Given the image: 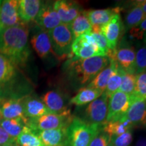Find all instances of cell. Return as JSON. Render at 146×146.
I'll return each instance as SVG.
<instances>
[{
    "label": "cell",
    "instance_id": "35",
    "mask_svg": "<svg viewBox=\"0 0 146 146\" xmlns=\"http://www.w3.org/2000/svg\"><path fill=\"white\" fill-rule=\"evenodd\" d=\"M130 35L139 41L143 40V43H146V18L137 27L130 29Z\"/></svg>",
    "mask_w": 146,
    "mask_h": 146
},
{
    "label": "cell",
    "instance_id": "37",
    "mask_svg": "<svg viewBox=\"0 0 146 146\" xmlns=\"http://www.w3.org/2000/svg\"><path fill=\"white\" fill-rule=\"evenodd\" d=\"M1 118H2L0 115V119ZM16 139H14L12 137L9 135L5 131L2 129V127L0 126V146H4L6 144H8L10 142L15 141Z\"/></svg>",
    "mask_w": 146,
    "mask_h": 146
},
{
    "label": "cell",
    "instance_id": "14",
    "mask_svg": "<svg viewBox=\"0 0 146 146\" xmlns=\"http://www.w3.org/2000/svg\"><path fill=\"white\" fill-rule=\"evenodd\" d=\"M31 43L36 54L41 59H46L52 54L56 56L53 51L48 32L42 30L39 27L36 28L35 31L33 34L31 39Z\"/></svg>",
    "mask_w": 146,
    "mask_h": 146
},
{
    "label": "cell",
    "instance_id": "42",
    "mask_svg": "<svg viewBox=\"0 0 146 146\" xmlns=\"http://www.w3.org/2000/svg\"><path fill=\"white\" fill-rule=\"evenodd\" d=\"M1 1H0V4H1Z\"/></svg>",
    "mask_w": 146,
    "mask_h": 146
},
{
    "label": "cell",
    "instance_id": "6",
    "mask_svg": "<svg viewBox=\"0 0 146 146\" xmlns=\"http://www.w3.org/2000/svg\"><path fill=\"white\" fill-rule=\"evenodd\" d=\"M74 118L70 112L64 114L48 113L35 118H28L27 126L33 131H39L67 128Z\"/></svg>",
    "mask_w": 146,
    "mask_h": 146
},
{
    "label": "cell",
    "instance_id": "24",
    "mask_svg": "<svg viewBox=\"0 0 146 146\" xmlns=\"http://www.w3.org/2000/svg\"><path fill=\"white\" fill-rule=\"evenodd\" d=\"M133 127L132 123L125 116L117 120L106 121L102 125V131L111 137L118 136L128 131L132 130Z\"/></svg>",
    "mask_w": 146,
    "mask_h": 146
},
{
    "label": "cell",
    "instance_id": "29",
    "mask_svg": "<svg viewBox=\"0 0 146 146\" xmlns=\"http://www.w3.org/2000/svg\"><path fill=\"white\" fill-rule=\"evenodd\" d=\"M18 146H44L35 131L26 126L16 138Z\"/></svg>",
    "mask_w": 146,
    "mask_h": 146
},
{
    "label": "cell",
    "instance_id": "23",
    "mask_svg": "<svg viewBox=\"0 0 146 146\" xmlns=\"http://www.w3.org/2000/svg\"><path fill=\"white\" fill-rule=\"evenodd\" d=\"M118 64L116 62L110 59V62L108 66H107L105 68L100 71L86 87L95 89L96 90L101 91L102 93H104L110 78L116 72Z\"/></svg>",
    "mask_w": 146,
    "mask_h": 146
},
{
    "label": "cell",
    "instance_id": "36",
    "mask_svg": "<svg viewBox=\"0 0 146 146\" xmlns=\"http://www.w3.org/2000/svg\"><path fill=\"white\" fill-rule=\"evenodd\" d=\"M111 140V136L102 131H100L89 146H107Z\"/></svg>",
    "mask_w": 146,
    "mask_h": 146
},
{
    "label": "cell",
    "instance_id": "12",
    "mask_svg": "<svg viewBox=\"0 0 146 146\" xmlns=\"http://www.w3.org/2000/svg\"><path fill=\"white\" fill-rule=\"evenodd\" d=\"M18 9V1H1L0 4V31L23 24L20 18Z\"/></svg>",
    "mask_w": 146,
    "mask_h": 146
},
{
    "label": "cell",
    "instance_id": "2",
    "mask_svg": "<svg viewBox=\"0 0 146 146\" xmlns=\"http://www.w3.org/2000/svg\"><path fill=\"white\" fill-rule=\"evenodd\" d=\"M29 87L19 67L0 54V100L22 99L29 96Z\"/></svg>",
    "mask_w": 146,
    "mask_h": 146
},
{
    "label": "cell",
    "instance_id": "21",
    "mask_svg": "<svg viewBox=\"0 0 146 146\" xmlns=\"http://www.w3.org/2000/svg\"><path fill=\"white\" fill-rule=\"evenodd\" d=\"M66 129L36 131L44 146H67Z\"/></svg>",
    "mask_w": 146,
    "mask_h": 146
},
{
    "label": "cell",
    "instance_id": "19",
    "mask_svg": "<svg viewBox=\"0 0 146 146\" xmlns=\"http://www.w3.org/2000/svg\"><path fill=\"white\" fill-rule=\"evenodd\" d=\"M24 113L27 118H35L51 113L41 100L32 96L22 98Z\"/></svg>",
    "mask_w": 146,
    "mask_h": 146
},
{
    "label": "cell",
    "instance_id": "1",
    "mask_svg": "<svg viewBox=\"0 0 146 146\" xmlns=\"http://www.w3.org/2000/svg\"><path fill=\"white\" fill-rule=\"evenodd\" d=\"M27 24L0 31V54L18 67L26 66L31 54Z\"/></svg>",
    "mask_w": 146,
    "mask_h": 146
},
{
    "label": "cell",
    "instance_id": "5",
    "mask_svg": "<svg viewBox=\"0 0 146 146\" xmlns=\"http://www.w3.org/2000/svg\"><path fill=\"white\" fill-rule=\"evenodd\" d=\"M53 51L56 57L63 59L68 58L71 55V47L74 41L70 25L61 23L57 27L48 32Z\"/></svg>",
    "mask_w": 146,
    "mask_h": 146
},
{
    "label": "cell",
    "instance_id": "28",
    "mask_svg": "<svg viewBox=\"0 0 146 146\" xmlns=\"http://www.w3.org/2000/svg\"><path fill=\"white\" fill-rule=\"evenodd\" d=\"M70 25L74 40L91 31V25L84 12L78 16Z\"/></svg>",
    "mask_w": 146,
    "mask_h": 146
},
{
    "label": "cell",
    "instance_id": "8",
    "mask_svg": "<svg viewBox=\"0 0 146 146\" xmlns=\"http://www.w3.org/2000/svg\"><path fill=\"white\" fill-rule=\"evenodd\" d=\"M108 57L114 60L124 72L136 74L135 50L127 41H123L114 50H111Z\"/></svg>",
    "mask_w": 146,
    "mask_h": 146
},
{
    "label": "cell",
    "instance_id": "33",
    "mask_svg": "<svg viewBox=\"0 0 146 146\" xmlns=\"http://www.w3.org/2000/svg\"><path fill=\"white\" fill-rule=\"evenodd\" d=\"M135 96L146 100V71L136 74Z\"/></svg>",
    "mask_w": 146,
    "mask_h": 146
},
{
    "label": "cell",
    "instance_id": "27",
    "mask_svg": "<svg viewBox=\"0 0 146 146\" xmlns=\"http://www.w3.org/2000/svg\"><path fill=\"white\" fill-rule=\"evenodd\" d=\"M146 18V15L142 10L141 7L136 1L133 3V6L127 11L126 14L125 21V27L127 30L137 27L142 21Z\"/></svg>",
    "mask_w": 146,
    "mask_h": 146
},
{
    "label": "cell",
    "instance_id": "7",
    "mask_svg": "<svg viewBox=\"0 0 146 146\" xmlns=\"http://www.w3.org/2000/svg\"><path fill=\"white\" fill-rule=\"evenodd\" d=\"M109 98L104 93L94 101L85 105L80 119L88 124L103 125L106 121Z\"/></svg>",
    "mask_w": 146,
    "mask_h": 146
},
{
    "label": "cell",
    "instance_id": "38",
    "mask_svg": "<svg viewBox=\"0 0 146 146\" xmlns=\"http://www.w3.org/2000/svg\"><path fill=\"white\" fill-rule=\"evenodd\" d=\"M135 146H146V136L140 135L139 137Z\"/></svg>",
    "mask_w": 146,
    "mask_h": 146
},
{
    "label": "cell",
    "instance_id": "9",
    "mask_svg": "<svg viewBox=\"0 0 146 146\" xmlns=\"http://www.w3.org/2000/svg\"><path fill=\"white\" fill-rule=\"evenodd\" d=\"M78 59H87L95 56H106L95 41L91 32L78 36L73 41L71 55Z\"/></svg>",
    "mask_w": 146,
    "mask_h": 146
},
{
    "label": "cell",
    "instance_id": "22",
    "mask_svg": "<svg viewBox=\"0 0 146 146\" xmlns=\"http://www.w3.org/2000/svg\"><path fill=\"white\" fill-rule=\"evenodd\" d=\"M85 15L90 22L91 27H102L112 19L113 16L120 14L119 8H113L100 10H91L85 11Z\"/></svg>",
    "mask_w": 146,
    "mask_h": 146
},
{
    "label": "cell",
    "instance_id": "43",
    "mask_svg": "<svg viewBox=\"0 0 146 146\" xmlns=\"http://www.w3.org/2000/svg\"><path fill=\"white\" fill-rule=\"evenodd\" d=\"M60 146H66V145H60Z\"/></svg>",
    "mask_w": 146,
    "mask_h": 146
},
{
    "label": "cell",
    "instance_id": "15",
    "mask_svg": "<svg viewBox=\"0 0 146 146\" xmlns=\"http://www.w3.org/2000/svg\"><path fill=\"white\" fill-rule=\"evenodd\" d=\"M54 8L57 12L61 23L67 25H70L72 22L83 12L78 3L72 1H56L54 2Z\"/></svg>",
    "mask_w": 146,
    "mask_h": 146
},
{
    "label": "cell",
    "instance_id": "25",
    "mask_svg": "<svg viewBox=\"0 0 146 146\" xmlns=\"http://www.w3.org/2000/svg\"><path fill=\"white\" fill-rule=\"evenodd\" d=\"M28 118H13V119H5L1 118L0 126L2 129L14 139L19 136L22 131L27 126Z\"/></svg>",
    "mask_w": 146,
    "mask_h": 146
},
{
    "label": "cell",
    "instance_id": "18",
    "mask_svg": "<svg viewBox=\"0 0 146 146\" xmlns=\"http://www.w3.org/2000/svg\"><path fill=\"white\" fill-rule=\"evenodd\" d=\"M0 115L5 119L26 118L22 99L0 100Z\"/></svg>",
    "mask_w": 146,
    "mask_h": 146
},
{
    "label": "cell",
    "instance_id": "34",
    "mask_svg": "<svg viewBox=\"0 0 146 146\" xmlns=\"http://www.w3.org/2000/svg\"><path fill=\"white\" fill-rule=\"evenodd\" d=\"M133 141L132 130H129L118 136L111 137L110 142L113 146H129Z\"/></svg>",
    "mask_w": 146,
    "mask_h": 146
},
{
    "label": "cell",
    "instance_id": "32",
    "mask_svg": "<svg viewBox=\"0 0 146 146\" xmlns=\"http://www.w3.org/2000/svg\"><path fill=\"white\" fill-rule=\"evenodd\" d=\"M135 66L136 74L146 71V43L137 51Z\"/></svg>",
    "mask_w": 146,
    "mask_h": 146
},
{
    "label": "cell",
    "instance_id": "30",
    "mask_svg": "<svg viewBox=\"0 0 146 146\" xmlns=\"http://www.w3.org/2000/svg\"><path fill=\"white\" fill-rule=\"evenodd\" d=\"M135 85L136 74L122 71V82L118 91L130 96H134L135 94Z\"/></svg>",
    "mask_w": 146,
    "mask_h": 146
},
{
    "label": "cell",
    "instance_id": "11",
    "mask_svg": "<svg viewBox=\"0 0 146 146\" xmlns=\"http://www.w3.org/2000/svg\"><path fill=\"white\" fill-rule=\"evenodd\" d=\"M35 22L38 27L47 32L50 31L62 23L54 8V3L51 1H42L41 8Z\"/></svg>",
    "mask_w": 146,
    "mask_h": 146
},
{
    "label": "cell",
    "instance_id": "17",
    "mask_svg": "<svg viewBox=\"0 0 146 146\" xmlns=\"http://www.w3.org/2000/svg\"><path fill=\"white\" fill-rule=\"evenodd\" d=\"M41 100L51 113L64 114L70 112L64 96L60 91H48L41 97Z\"/></svg>",
    "mask_w": 146,
    "mask_h": 146
},
{
    "label": "cell",
    "instance_id": "16",
    "mask_svg": "<svg viewBox=\"0 0 146 146\" xmlns=\"http://www.w3.org/2000/svg\"><path fill=\"white\" fill-rule=\"evenodd\" d=\"M125 117L132 123L133 127H146V100L136 96H133Z\"/></svg>",
    "mask_w": 146,
    "mask_h": 146
},
{
    "label": "cell",
    "instance_id": "3",
    "mask_svg": "<svg viewBox=\"0 0 146 146\" xmlns=\"http://www.w3.org/2000/svg\"><path fill=\"white\" fill-rule=\"evenodd\" d=\"M110 62L108 56H95L78 59L72 56L66 62L63 69L71 83L77 88L89 84Z\"/></svg>",
    "mask_w": 146,
    "mask_h": 146
},
{
    "label": "cell",
    "instance_id": "31",
    "mask_svg": "<svg viewBox=\"0 0 146 146\" xmlns=\"http://www.w3.org/2000/svg\"><path fill=\"white\" fill-rule=\"evenodd\" d=\"M122 70L120 67H118L116 69V72L112 74L110 78L108 83L104 91V94L108 97V98H110L114 93L119 90L120 86L121 85L122 82Z\"/></svg>",
    "mask_w": 146,
    "mask_h": 146
},
{
    "label": "cell",
    "instance_id": "20",
    "mask_svg": "<svg viewBox=\"0 0 146 146\" xmlns=\"http://www.w3.org/2000/svg\"><path fill=\"white\" fill-rule=\"evenodd\" d=\"M42 1L39 0H20L18 1V14L21 21L28 24L35 21L41 8Z\"/></svg>",
    "mask_w": 146,
    "mask_h": 146
},
{
    "label": "cell",
    "instance_id": "13",
    "mask_svg": "<svg viewBox=\"0 0 146 146\" xmlns=\"http://www.w3.org/2000/svg\"><path fill=\"white\" fill-rule=\"evenodd\" d=\"M123 28V24L120 14L113 16L108 23L102 27V34L106 39L108 45L110 50H114L117 47Z\"/></svg>",
    "mask_w": 146,
    "mask_h": 146
},
{
    "label": "cell",
    "instance_id": "10",
    "mask_svg": "<svg viewBox=\"0 0 146 146\" xmlns=\"http://www.w3.org/2000/svg\"><path fill=\"white\" fill-rule=\"evenodd\" d=\"M133 96L118 91L114 93L108 102L106 121L117 120L125 117L130 107Z\"/></svg>",
    "mask_w": 146,
    "mask_h": 146
},
{
    "label": "cell",
    "instance_id": "41",
    "mask_svg": "<svg viewBox=\"0 0 146 146\" xmlns=\"http://www.w3.org/2000/svg\"><path fill=\"white\" fill-rule=\"evenodd\" d=\"M107 146H113V145H112V143H111V142H110L109 144H108V145Z\"/></svg>",
    "mask_w": 146,
    "mask_h": 146
},
{
    "label": "cell",
    "instance_id": "4",
    "mask_svg": "<svg viewBox=\"0 0 146 146\" xmlns=\"http://www.w3.org/2000/svg\"><path fill=\"white\" fill-rule=\"evenodd\" d=\"M102 129V125L88 124L74 116L66 129L67 146H89Z\"/></svg>",
    "mask_w": 146,
    "mask_h": 146
},
{
    "label": "cell",
    "instance_id": "39",
    "mask_svg": "<svg viewBox=\"0 0 146 146\" xmlns=\"http://www.w3.org/2000/svg\"><path fill=\"white\" fill-rule=\"evenodd\" d=\"M136 3L141 7L144 14L146 15V0H144V1H137Z\"/></svg>",
    "mask_w": 146,
    "mask_h": 146
},
{
    "label": "cell",
    "instance_id": "26",
    "mask_svg": "<svg viewBox=\"0 0 146 146\" xmlns=\"http://www.w3.org/2000/svg\"><path fill=\"white\" fill-rule=\"evenodd\" d=\"M103 94L101 91L93 88L85 87L80 89L75 96L71 98L69 102L70 104H74L77 106H85L90 102L94 101Z\"/></svg>",
    "mask_w": 146,
    "mask_h": 146
},
{
    "label": "cell",
    "instance_id": "40",
    "mask_svg": "<svg viewBox=\"0 0 146 146\" xmlns=\"http://www.w3.org/2000/svg\"><path fill=\"white\" fill-rule=\"evenodd\" d=\"M4 146H18V145L17 144V143H16V141L15 140V141H12L10 142V143L6 144V145H5Z\"/></svg>",
    "mask_w": 146,
    "mask_h": 146
}]
</instances>
